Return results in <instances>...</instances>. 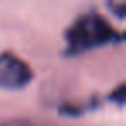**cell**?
Here are the masks:
<instances>
[{
	"instance_id": "6da1fadb",
	"label": "cell",
	"mask_w": 126,
	"mask_h": 126,
	"mask_svg": "<svg viewBox=\"0 0 126 126\" xmlns=\"http://www.w3.org/2000/svg\"><path fill=\"white\" fill-rule=\"evenodd\" d=\"M64 55L78 57L92 50L119 45L124 42V33L112 26V23L98 11H86L79 14L64 31Z\"/></svg>"
},
{
	"instance_id": "7a4b0ae2",
	"label": "cell",
	"mask_w": 126,
	"mask_h": 126,
	"mask_svg": "<svg viewBox=\"0 0 126 126\" xmlns=\"http://www.w3.org/2000/svg\"><path fill=\"white\" fill-rule=\"evenodd\" d=\"M35 79L33 67L11 50L0 52V88L17 92L31 85Z\"/></svg>"
},
{
	"instance_id": "3957f363",
	"label": "cell",
	"mask_w": 126,
	"mask_h": 126,
	"mask_svg": "<svg viewBox=\"0 0 126 126\" xmlns=\"http://www.w3.org/2000/svg\"><path fill=\"white\" fill-rule=\"evenodd\" d=\"M109 100H110L112 104H116L117 107H123V105H124V102H126V83H124V81H121V83L109 93Z\"/></svg>"
},
{
	"instance_id": "277c9868",
	"label": "cell",
	"mask_w": 126,
	"mask_h": 126,
	"mask_svg": "<svg viewBox=\"0 0 126 126\" xmlns=\"http://www.w3.org/2000/svg\"><path fill=\"white\" fill-rule=\"evenodd\" d=\"M0 126H40V124L30 119H7L0 123Z\"/></svg>"
},
{
	"instance_id": "5b68a950",
	"label": "cell",
	"mask_w": 126,
	"mask_h": 126,
	"mask_svg": "<svg viewBox=\"0 0 126 126\" xmlns=\"http://www.w3.org/2000/svg\"><path fill=\"white\" fill-rule=\"evenodd\" d=\"M109 9L112 11V14L119 19H124V14H126V5L121 2V4H107Z\"/></svg>"
}]
</instances>
